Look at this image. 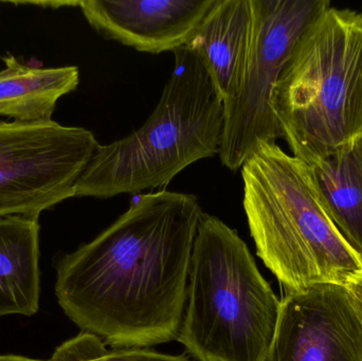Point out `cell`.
I'll list each match as a JSON object with an SVG mask.
<instances>
[{
    "instance_id": "10",
    "label": "cell",
    "mask_w": 362,
    "mask_h": 361,
    "mask_svg": "<svg viewBox=\"0 0 362 361\" xmlns=\"http://www.w3.org/2000/svg\"><path fill=\"white\" fill-rule=\"evenodd\" d=\"M252 37L251 0H217L185 46L199 55L223 105L240 91Z\"/></svg>"
},
{
    "instance_id": "11",
    "label": "cell",
    "mask_w": 362,
    "mask_h": 361,
    "mask_svg": "<svg viewBox=\"0 0 362 361\" xmlns=\"http://www.w3.org/2000/svg\"><path fill=\"white\" fill-rule=\"evenodd\" d=\"M40 230L38 218H0V317L40 309Z\"/></svg>"
},
{
    "instance_id": "12",
    "label": "cell",
    "mask_w": 362,
    "mask_h": 361,
    "mask_svg": "<svg viewBox=\"0 0 362 361\" xmlns=\"http://www.w3.org/2000/svg\"><path fill=\"white\" fill-rule=\"evenodd\" d=\"M0 71V116L16 122L52 121L57 102L76 90L80 71L76 66L38 68L23 65L13 55L2 57Z\"/></svg>"
},
{
    "instance_id": "13",
    "label": "cell",
    "mask_w": 362,
    "mask_h": 361,
    "mask_svg": "<svg viewBox=\"0 0 362 361\" xmlns=\"http://www.w3.org/2000/svg\"><path fill=\"white\" fill-rule=\"evenodd\" d=\"M310 167L325 212L362 259V137Z\"/></svg>"
},
{
    "instance_id": "14",
    "label": "cell",
    "mask_w": 362,
    "mask_h": 361,
    "mask_svg": "<svg viewBox=\"0 0 362 361\" xmlns=\"http://www.w3.org/2000/svg\"><path fill=\"white\" fill-rule=\"evenodd\" d=\"M0 361H192L187 355H168L150 349H110L95 335L82 332L57 348L48 360L0 355Z\"/></svg>"
},
{
    "instance_id": "6",
    "label": "cell",
    "mask_w": 362,
    "mask_h": 361,
    "mask_svg": "<svg viewBox=\"0 0 362 361\" xmlns=\"http://www.w3.org/2000/svg\"><path fill=\"white\" fill-rule=\"evenodd\" d=\"M253 37L238 95L223 105L219 157L232 172L242 169L262 143H276L282 131L272 110L274 89L308 25L327 8V0H251Z\"/></svg>"
},
{
    "instance_id": "9",
    "label": "cell",
    "mask_w": 362,
    "mask_h": 361,
    "mask_svg": "<svg viewBox=\"0 0 362 361\" xmlns=\"http://www.w3.org/2000/svg\"><path fill=\"white\" fill-rule=\"evenodd\" d=\"M217 0H85L78 6L108 40L158 54L187 46Z\"/></svg>"
},
{
    "instance_id": "1",
    "label": "cell",
    "mask_w": 362,
    "mask_h": 361,
    "mask_svg": "<svg viewBox=\"0 0 362 361\" xmlns=\"http://www.w3.org/2000/svg\"><path fill=\"white\" fill-rule=\"evenodd\" d=\"M202 213L197 197L187 193L140 196L95 239L59 260L55 295L64 313L112 349L177 341Z\"/></svg>"
},
{
    "instance_id": "8",
    "label": "cell",
    "mask_w": 362,
    "mask_h": 361,
    "mask_svg": "<svg viewBox=\"0 0 362 361\" xmlns=\"http://www.w3.org/2000/svg\"><path fill=\"white\" fill-rule=\"evenodd\" d=\"M264 361H362V324L346 285L285 294Z\"/></svg>"
},
{
    "instance_id": "5",
    "label": "cell",
    "mask_w": 362,
    "mask_h": 361,
    "mask_svg": "<svg viewBox=\"0 0 362 361\" xmlns=\"http://www.w3.org/2000/svg\"><path fill=\"white\" fill-rule=\"evenodd\" d=\"M282 139L308 165L362 137V30L329 8L302 34L274 89Z\"/></svg>"
},
{
    "instance_id": "3",
    "label": "cell",
    "mask_w": 362,
    "mask_h": 361,
    "mask_svg": "<svg viewBox=\"0 0 362 361\" xmlns=\"http://www.w3.org/2000/svg\"><path fill=\"white\" fill-rule=\"evenodd\" d=\"M175 65L158 105L127 137L98 146L76 197L110 199L169 184L180 172L219 154L225 110L197 53L174 51Z\"/></svg>"
},
{
    "instance_id": "16",
    "label": "cell",
    "mask_w": 362,
    "mask_h": 361,
    "mask_svg": "<svg viewBox=\"0 0 362 361\" xmlns=\"http://www.w3.org/2000/svg\"><path fill=\"white\" fill-rule=\"evenodd\" d=\"M357 23H358L359 28L362 30V13L361 14L357 13Z\"/></svg>"
},
{
    "instance_id": "4",
    "label": "cell",
    "mask_w": 362,
    "mask_h": 361,
    "mask_svg": "<svg viewBox=\"0 0 362 361\" xmlns=\"http://www.w3.org/2000/svg\"><path fill=\"white\" fill-rule=\"evenodd\" d=\"M280 309L238 232L202 213L177 337L187 354L197 361H264Z\"/></svg>"
},
{
    "instance_id": "15",
    "label": "cell",
    "mask_w": 362,
    "mask_h": 361,
    "mask_svg": "<svg viewBox=\"0 0 362 361\" xmlns=\"http://www.w3.org/2000/svg\"><path fill=\"white\" fill-rule=\"evenodd\" d=\"M346 290L350 292L352 298L353 304L358 314L359 319L362 324V271L358 275L353 277L348 283L346 284Z\"/></svg>"
},
{
    "instance_id": "2",
    "label": "cell",
    "mask_w": 362,
    "mask_h": 361,
    "mask_svg": "<svg viewBox=\"0 0 362 361\" xmlns=\"http://www.w3.org/2000/svg\"><path fill=\"white\" fill-rule=\"evenodd\" d=\"M240 172L257 254L285 294L346 285L361 273V256L325 212L308 163L276 143H262Z\"/></svg>"
},
{
    "instance_id": "7",
    "label": "cell",
    "mask_w": 362,
    "mask_h": 361,
    "mask_svg": "<svg viewBox=\"0 0 362 361\" xmlns=\"http://www.w3.org/2000/svg\"><path fill=\"white\" fill-rule=\"evenodd\" d=\"M99 142L83 127L54 121L0 122V218H40L76 197Z\"/></svg>"
}]
</instances>
